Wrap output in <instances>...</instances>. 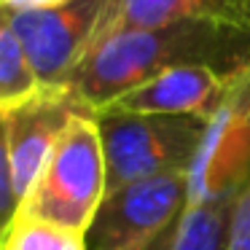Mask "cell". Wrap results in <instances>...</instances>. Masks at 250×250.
<instances>
[{"instance_id":"cell-2","label":"cell","mask_w":250,"mask_h":250,"mask_svg":"<svg viewBox=\"0 0 250 250\" xmlns=\"http://www.w3.org/2000/svg\"><path fill=\"white\" fill-rule=\"evenodd\" d=\"M94 121L108 164V191L159 175H191L210 132V121L194 116L94 110Z\"/></svg>"},{"instance_id":"cell-9","label":"cell","mask_w":250,"mask_h":250,"mask_svg":"<svg viewBox=\"0 0 250 250\" xmlns=\"http://www.w3.org/2000/svg\"><path fill=\"white\" fill-rule=\"evenodd\" d=\"M245 183H231L226 188L191 199L180 218L175 250H226L234 205H237Z\"/></svg>"},{"instance_id":"cell-3","label":"cell","mask_w":250,"mask_h":250,"mask_svg":"<svg viewBox=\"0 0 250 250\" xmlns=\"http://www.w3.org/2000/svg\"><path fill=\"white\" fill-rule=\"evenodd\" d=\"M108 194V164L94 113H78L60 137L17 215L89 231Z\"/></svg>"},{"instance_id":"cell-14","label":"cell","mask_w":250,"mask_h":250,"mask_svg":"<svg viewBox=\"0 0 250 250\" xmlns=\"http://www.w3.org/2000/svg\"><path fill=\"white\" fill-rule=\"evenodd\" d=\"M3 11H33V8H51L65 0H0Z\"/></svg>"},{"instance_id":"cell-1","label":"cell","mask_w":250,"mask_h":250,"mask_svg":"<svg viewBox=\"0 0 250 250\" xmlns=\"http://www.w3.org/2000/svg\"><path fill=\"white\" fill-rule=\"evenodd\" d=\"M183 65L242 76L250 70V30L205 19L113 30L70 73L65 89L89 110H100L148 78Z\"/></svg>"},{"instance_id":"cell-13","label":"cell","mask_w":250,"mask_h":250,"mask_svg":"<svg viewBox=\"0 0 250 250\" xmlns=\"http://www.w3.org/2000/svg\"><path fill=\"white\" fill-rule=\"evenodd\" d=\"M178 231H180V218L175 223H169L162 234H156L153 239L137 245V248H129V250H175V242H178Z\"/></svg>"},{"instance_id":"cell-11","label":"cell","mask_w":250,"mask_h":250,"mask_svg":"<svg viewBox=\"0 0 250 250\" xmlns=\"http://www.w3.org/2000/svg\"><path fill=\"white\" fill-rule=\"evenodd\" d=\"M3 250H89L86 234L41 218L17 215L3 229Z\"/></svg>"},{"instance_id":"cell-10","label":"cell","mask_w":250,"mask_h":250,"mask_svg":"<svg viewBox=\"0 0 250 250\" xmlns=\"http://www.w3.org/2000/svg\"><path fill=\"white\" fill-rule=\"evenodd\" d=\"M43 89L46 83L41 81L22 41L3 22L0 24V108L24 103Z\"/></svg>"},{"instance_id":"cell-8","label":"cell","mask_w":250,"mask_h":250,"mask_svg":"<svg viewBox=\"0 0 250 250\" xmlns=\"http://www.w3.org/2000/svg\"><path fill=\"white\" fill-rule=\"evenodd\" d=\"M205 19L250 30V0H121L113 30Z\"/></svg>"},{"instance_id":"cell-6","label":"cell","mask_w":250,"mask_h":250,"mask_svg":"<svg viewBox=\"0 0 250 250\" xmlns=\"http://www.w3.org/2000/svg\"><path fill=\"white\" fill-rule=\"evenodd\" d=\"M191 202V175L172 172L137 180L105 194L86 231L89 250H129L183 218Z\"/></svg>"},{"instance_id":"cell-12","label":"cell","mask_w":250,"mask_h":250,"mask_svg":"<svg viewBox=\"0 0 250 250\" xmlns=\"http://www.w3.org/2000/svg\"><path fill=\"white\" fill-rule=\"evenodd\" d=\"M226 250H250V178L239 191V199L234 205L231 231H229Z\"/></svg>"},{"instance_id":"cell-5","label":"cell","mask_w":250,"mask_h":250,"mask_svg":"<svg viewBox=\"0 0 250 250\" xmlns=\"http://www.w3.org/2000/svg\"><path fill=\"white\" fill-rule=\"evenodd\" d=\"M121 0H65L51 8L3 11L46 86H65L70 73L116 27Z\"/></svg>"},{"instance_id":"cell-7","label":"cell","mask_w":250,"mask_h":250,"mask_svg":"<svg viewBox=\"0 0 250 250\" xmlns=\"http://www.w3.org/2000/svg\"><path fill=\"white\" fill-rule=\"evenodd\" d=\"M245 76V73H242ZM239 76H223L212 67L183 65L143 81L100 110L156 116H194L212 121L231 100Z\"/></svg>"},{"instance_id":"cell-4","label":"cell","mask_w":250,"mask_h":250,"mask_svg":"<svg viewBox=\"0 0 250 250\" xmlns=\"http://www.w3.org/2000/svg\"><path fill=\"white\" fill-rule=\"evenodd\" d=\"M78 113L89 110L70 89L46 86L30 100L8 108H0L3 121V188H0V210L3 229L17 218L22 202L38 183L43 167L49 164L60 137Z\"/></svg>"}]
</instances>
